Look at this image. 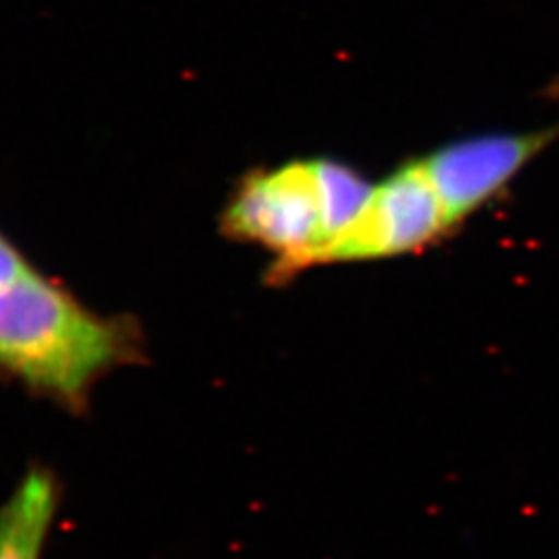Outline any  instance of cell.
I'll use <instances>...</instances> for the list:
<instances>
[{
	"mask_svg": "<svg viewBox=\"0 0 559 559\" xmlns=\"http://www.w3.org/2000/svg\"><path fill=\"white\" fill-rule=\"evenodd\" d=\"M34 267V263L25 258L20 247L0 233V288L21 278Z\"/></svg>",
	"mask_w": 559,
	"mask_h": 559,
	"instance_id": "obj_6",
	"label": "cell"
},
{
	"mask_svg": "<svg viewBox=\"0 0 559 559\" xmlns=\"http://www.w3.org/2000/svg\"><path fill=\"white\" fill-rule=\"evenodd\" d=\"M556 140L559 124L528 133H489L448 143L419 160L456 228L496 200Z\"/></svg>",
	"mask_w": 559,
	"mask_h": 559,
	"instance_id": "obj_4",
	"label": "cell"
},
{
	"mask_svg": "<svg viewBox=\"0 0 559 559\" xmlns=\"http://www.w3.org/2000/svg\"><path fill=\"white\" fill-rule=\"evenodd\" d=\"M143 360L133 316H102L36 267L0 288V373L32 396L83 415L104 378Z\"/></svg>",
	"mask_w": 559,
	"mask_h": 559,
	"instance_id": "obj_1",
	"label": "cell"
},
{
	"mask_svg": "<svg viewBox=\"0 0 559 559\" xmlns=\"http://www.w3.org/2000/svg\"><path fill=\"white\" fill-rule=\"evenodd\" d=\"M60 500L55 471L32 464L0 508V559H41Z\"/></svg>",
	"mask_w": 559,
	"mask_h": 559,
	"instance_id": "obj_5",
	"label": "cell"
},
{
	"mask_svg": "<svg viewBox=\"0 0 559 559\" xmlns=\"http://www.w3.org/2000/svg\"><path fill=\"white\" fill-rule=\"evenodd\" d=\"M222 237L272 253L267 284L321 265L336 237L320 158L249 170L221 212Z\"/></svg>",
	"mask_w": 559,
	"mask_h": 559,
	"instance_id": "obj_2",
	"label": "cell"
},
{
	"mask_svg": "<svg viewBox=\"0 0 559 559\" xmlns=\"http://www.w3.org/2000/svg\"><path fill=\"white\" fill-rule=\"evenodd\" d=\"M440 193L420 160L408 162L373 191L359 216L325 251L321 265L392 260L452 233Z\"/></svg>",
	"mask_w": 559,
	"mask_h": 559,
	"instance_id": "obj_3",
	"label": "cell"
},
{
	"mask_svg": "<svg viewBox=\"0 0 559 559\" xmlns=\"http://www.w3.org/2000/svg\"><path fill=\"white\" fill-rule=\"evenodd\" d=\"M556 90H558V92H559V81H558V83H556Z\"/></svg>",
	"mask_w": 559,
	"mask_h": 559,
	"instance_id": "obj_7",
	"label": "cell"
}]
</instances>
